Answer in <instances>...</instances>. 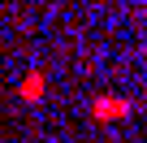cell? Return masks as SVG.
Instances as JSON below:
<instances>
[{
	"label": "cell",
	"mask_w": 147,
	"mask_h": 143,
	"mask_svg": "<svg viewBox=\"0 0 147 143\" xmlns=\"http://www.w3.org/2000/svg\"><path fill=\"white\" fill-rule=\"evenodd\" d=\"M134 104L130 100H108V96H100L95 104H91V117H100V121H117V117H125Z\"/></svg>",
	"instance_id": "obj_1"
},
{
	"label": "cell",
	"mask_w": 147,
	"mask_h": 143,
	"mask_svg": "<svg viewBox=\"0 0 147 143\" xmlns=\"http://www.w3.org/2000/svg\"><path fill=\"white\" fill-rule=\"evenodd\" d=\"M39 91H43V78H39V74H30V78H26V87H22V96H26V100H35Z\"/></svg>",
	"instance_id": "obj_2"
}]
</instances>
